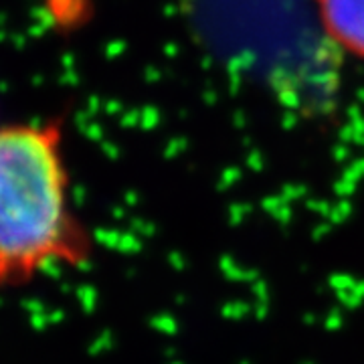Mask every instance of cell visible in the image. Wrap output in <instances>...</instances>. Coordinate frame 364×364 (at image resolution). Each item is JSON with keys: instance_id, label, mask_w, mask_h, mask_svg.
Wrapping results in <instances>:
<instances>
[{"instance_id": "3", "label": "cell", "mask_w": 364, "mask_h": 364, "mask_svg": "<svg viewBox=\"0 0 364 364\" xmlns=\"http://www.w3.org/2000/svg\"><path fill=\"white\" fill-rule=\"evenodd\" d=\"M314 6L332 47L364 59V0H314Z\"/></svg>"}, {"instance_id": "1", "label": "cell", "mask_w": 364, "mask_h": 364, "mask_svg": "<svg viewBox=\"0 0 364 364\" xmlns=\"http://www.w3.org/2000/svg\"><path fill=\"white\" fill-rule=\"evenodd\" d=\"M200 47L299 114L332 109L342 61L314 0H181Z\"/></svg>"}, {"instance_id": "2", "label": "cell", "mask_w": 364, "mask_h": 364, "mask_svg": "<svg viewBox=\"0 0 364 364\" xmlns=\"http://www.w3.org/2000/svg\"><path fill=\"white\" fill-rule=\"evenodd\" d=\"M85 241L67 205L55 126L0 128V286L25 282L51 259H77Z\"/></svg>"}]
</instances>
